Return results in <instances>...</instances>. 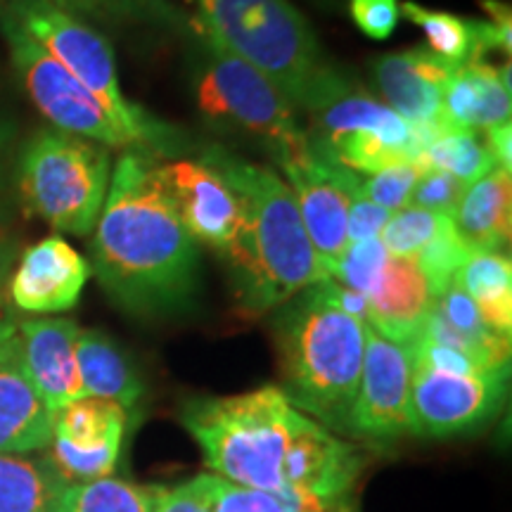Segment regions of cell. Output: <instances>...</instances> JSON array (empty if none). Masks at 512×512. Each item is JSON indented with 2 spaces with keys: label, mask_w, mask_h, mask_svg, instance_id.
Listing matches in <instances>:
<instances>
[{
  "label": "cell",
  "mask_w": 512,
  "mask_h": 512,
  "mask_svg": "<svg viewBox=\"0 0 512 512\" xmlns=\"http://www.w3.org/2000/svg\"><path fill=\"white\" fill-rule=\"evenodd\" d=\"M91 261L102 290L131 316H181L197 302L200 249L145 152H124L114 166Z\"/></svg>",
  "instance_id": "cell-1"
},
{
  "label": "cell",
  "mask_w": 512,
  "mask_h": 512,
  "mask_svg": "<svg viewBox=\"0 0 512 512\" xmlns=\"http://www.w3.org/2000/svg\"><path fill=\"white\" fill-rule=\"evenodd\" d=\"M204 164L240 197L242 223L226 261L242 311L264 316L328 280L285 178L219 145L204 152Z\"/></svg>",
  "instance_id": "cell-2"
},
{
  "label": "cell",
  "mask_w": 512,
  "mask_h": 512,
  "mask_svg": "<svg viewBox=\"0 0 512 512\" xmlns=\"http://www.w3.org/2000/svg\"><path fill=\"white\" fill-rule=\"evenodd\" d=\"M273 332L287 399L325 430L349 432L366 351V328L325 299L318 285L280 306Z\"/></svg>",
  "instance_id": "cell-3"
},
{
  "label": "cell",
  "mask_w": 512,
  "mask_h": 512,
  "mask_svg": "<svg viewBox=\"0 0 512 512\" xmlns=\"http://www.w3.org/2000/svg\"><path fill=\"white\" fill-rule=\"evenodd\" d=\"M275 384L233 396H202L183 406L181 422L202 448L211 475L245 489H283V460L299 418Z\"/></svg>",
  "instance_id": "cell-4"
},
{
  "label": "cell",
  "mask_w": 512,
  "mask_h": 512,
  "mask_svg": "<svg viewBox=\"0 0 512 512\" xmlns=\"http://www.w3.org/2000/svg\"><path fill=\"white\" fill-rule=\"evenodd\" d=\"M200 8L204 27L302 110L337 74L309 19L290 0H200Z\"/></svg>",
  "instance_id": "cell-5"
},
{
  "label": "cell",
  "mask_w": 512,
  "mask_h": 512,
  "mask_svg": "<svg viewBox=\"0 0 512 512\" xmlns=\"http://www.w3.org/2000/svg\"><path fill=\"white\" fill-rule=\"evenodd\" d=\"M17 183L31 214L62 233L88 235L110 190V150L46 128L24 147Z\"/></svg>",
  "instance_id": "cell-6"
},
{
  "label": "cell",
  "mask_w": 512,
  "mask_h": 512,
  "mask_svg": "<svg viewBox=\"0 0 512 512\" xmlns=\"http://www.w3.org/2000/svg\"><path fill=\"white\" fill-rule=\"evenodd\" d=\"M306 114L313 126V133H306L311 145L354 174L373 176L396 164H418L413 128L392 107L356 88L347 74L337 72Z\"/></svg>",
  "instance_id": "cell-7"
},
{
  "label": "cell",
  "mask_w": 512,
  "mask_h": 512,
  "mask_svg": "<svg viewBox=\"0 0 512 512\" xmlns=\"http://www.w3.org/2000/svg\"><path fill=\"white\" fill-rule=\"evenodd\" d=\"M192 29L197 36L195 95L209 119L266 140L273 152L306 136L294 105L266 74L230 53L200 19Z\"/></svg>",
  "instance_id": "cell-8"
},
{
  "label": "cell",
  "mask_w": 512,
  "mask_h": 512,
  "mask_svg": "<svg viewBox=\"0 0 512 512\" xmlns=\"http://www.w3.org/2000/svg\"><path fill=\"white\" fill-rule=\"evenodd\" d=\"M8 15L95 95L133 145L164 140V128L121 95L117 62L105 36L50 0H15Z\"/></svg>",
  "instance_id": "cell-9"
},
{
  "label": "cell",
  "mask_w": 512,
  "mask_h": 512,
  "mask_svg": "<svg viewBox=\"0 0 512 512\" xmlns=\"http://www.w3.org/2000/svg\"><path fill=\"white\" fill-rule=\"evenodd\" d=\"M0 31L10 46V57L24 91L38 112L57 131L74 133L105 147H131L133 143L105 107L79 79H74L46 48H41L10 15L0 19Z\"/></svg>",
  "instance_id": "cell-10"
},
{
  "label": "cell",
  "mask_w": 512,
  "mask_h": 512,
  "mask_svg": "<svg viewBox=\"0 0 512 512\" xmlns=\"http://www.w3.org/2000/svg\"><path fill=\"white\" fill-rule=\"evenodd\" d=\"M273 155L297 197L306 233L320 266L330 278V271L349 245V202L361 192L363 178H358L347 166L320 155L309 136L280 147Z\"/></svg>",
  "instance_id": "cell-11"
},
{
  "label": "cell",
  "mask_w": 512,
  "mask_h": 512,
  "mask_svg": "<svg viewBox=\"0 0 512 512\" xmlns=\"http://www.w3.org/2000/svg\"><path fill=\"white\" fill-rule=\"evenodd\" d=\"M411 375L408 347L382 337L368 325L349 434L377 446H389L403 437H418L411 408Z\"/></svg>",
  "instance_id": "cell-12"
},
{
  "label": "cell",
  "mask_w": 512,
  "mask_h": 512,
  "mask_svg": "<svg viewBox=\"0 0 512 512\" xmlns=\"http://www.w3.org/2000/svg\"><path fill=\"white\" fill-rule=\"evenodd\" d=\"M508 382L510 366L477 375L413 368L411 408L418 437L448 439L482 430L501 413Z\"/></svg>",
  "instance_id": "cell-13"
},
{
  "label": "cell",
  "mask_w": 512,
  "mask_h": 512,
  "mask_svg": "<svg viewBox=\"0 0 512 512\" xmlns=\"http://www.w3.org/2000/svg\"><path fill=\"white\" fill-rule=\"evenodd\" d=\"M159 174L190 238L226 256L242 223L235 190L211 166L192 159L159 164Z\"/></svg>",
  "instance_id": "cell-14"
},
{
  "label": "cell",
  "mask_w": 512,
  "mask_h": 512,
  "mask_svg": "<svg viewBox=\"0 0 512 512\" xmlns=\"http://www.w3.org/2000/svg\"><path fill=\"white\" fill-rule=\"evenodd\" d=\"M363 453L349 441L325 430L309 415L299 413L283 460V489L337 501L351 496L356 477L363 470Z\"/></svg>",
  "instance_id": "cell-15"
},
{
  "label": "cell",
  "mask_w": 512,
  "mask_h": 512,
  "mask_svg": "<svg viewBox=\"0 0 512 512\" xmlns=\"http://www.w3.org/2000/svg\"><path fill=\"white\" fill-rule=\"evenodd\" d=\"M456 67L458 64L434 55L432 50L413 48L380 55L373 62V74L382 98L389 102L387 107H392L408 126L444 136L441 95Z\"/></svg>",
  "instance_id": "cell-16"
},
{
  "label": "cell",
  "mask_w": 512,
  "mask_h": 512,
  "mask_svg": "<svg viewBox=\"0 0 512 512\" xmlns=\"http://www.w3.org/2000/svg\"><path fill=\"white\" fill-rule=\"evenodd\" d=\"M91 278V266L67 240L50 235L24 249L10 278V299L24 313L74 309Z\"/></svg>",
  "instance_id": "cell-17"
},
{
  "label": "cell",
  "mask_w": 512,
  "mask_h": 512,
  "mask_svg": "<svg viewBox=\"0 0 512 512\" xmlns=\"http://www.w3.org/2000/svg\"><path fill=\"white\" fill-rule=\"evenodd\" d=\"M24 368L50 413L83 399V384L76 363L79 323L72 318H36L17 325Z\"/></svg>",
  "instance_id": "cell-18"
},
{
  "label": "cell",
  "mask_w": 512,
  "mask_h": 512,
  "mask_svg": "<svg viewBox=\"0 0 512 512\" xmlns=\"http://www.w3.org/2000/svg\"><path fill=\"white\" fill-rule=\"evenodd\" d=\"M53 413L31 384L19 335L0 342V453L46 451Z\"/></svg>",
  "instance_id": "cell-19"
},
{
  "label": "cell",
  "mask_w": 512,
  "mask_h": 512,
  "mask_svg": "<svg viewBox=\"0 0 512 512\" xmlns=\"http://www.w3.org/2000/svg\"><path fill=\"white\" fill-rule=\"evenodd\" d=\"M510 62L458 64L441 95L444 131H486L510 121Z\"/></svg>",
  "instance_id": "cell-20"
},
{
  "label": "cell",
  "mask_w": 512,
  "mask_h": 512,
  "mask_svg": "<svg viewBox=\"0 0 512 512\" xmlns=\"http://www.w3.org/2000/svg\"><path fill=\"white\" fill-rule=\"evenodd\" d=\"M366 304L370 328L411 347L432 309L434 294L415 261L389 256L373 290L366 294Z\"/></svg>",
  "instance_id": "cell-21"
},
{
  "label": "cell",
  "mask_w": 512,
  "mask_h": 512,
  "mask_svg": "<svg viewBox=\"0 0 512 512\" xmlns=\"http://www.w3.org/2000/svg\"><path fill=\"white\" fill-rule=\"evenodd\" d=\"M453 223L475 252H503V247L510 245L512 228L510 171L494 169L467 185Z\"/></svg>",
  "instance_id": "cell-22"
},
{
  "label": "cell",
  "mask_w": 512,
  "mask_h": 512,
  "mask_svg": "<svg viewBox=\"0 0 512 512\" xmlns=\"http://www.w3.org/2000/svg\"><path fill=\"white\" fill-rule=\"evenodd\" d=\"M76 363L83 394L119 403L131 411L143 399L145 384L124 349L100 330H81L76 339Z\"/></svg>",
  "instance_id": "cell-23"
},
{
  "label": "cell",
  "mask_w": 512,
  "mask_h": 512,
  "mask_svg": "<svg viewBox=\"0 0 512 512\" xmlns=\"http://www.w3.org/2000/svg\"><path fill=\"white\" fill-rule=\"evenodd\" d=\"M67 489L50 456L0 453V512H50Z\"/></svg>",
  "instance_id": "cell-24"
},
{
  "label": "cell",
  "mask_w": 512,
  "mask_h": 512,
  "mask_svg": "<svg viewBox=\"0 0 512 512\" xmlns=\"http://www.w3.org/2000/svg\"><path fill=\"white\" fill-rule=\"evenodd\" d=\"M128 411L119 403L95 396L69 403L53 413V439L93 453H121Z\"/></svg>",
  "instance_id": "cell-25"
},
{
  "label": "cell",
  "mask_w": 512,
  "mask_h": 512,
  "mask_svg": "<svg viewBox=\"0 0 512 512\" xmlns=\"http://www.w3.org/2000/svg\"><path fill=\"white\" fill-rule=\"evenodd\" d=\"M456 283L477 306L496 335L512 332V261L503 252H472L456 273Z\"/></svg>",
  "instance_id": "cell-26"
},
{
  "label": "cell",
  "mask_w": 512,
  "mask_h": 512,
  "mask_svg": "<svg viewBox=\"0 0 512 512\" xmlns=\"http://www.w3.org/2000/svg\"><path fill=\"white\" fill-rule=\"evenodd\" d=\"M162 486L102 477L86 484H69L62 503L69 512H152Z\"/></svg>",
  "instance_id": "cell-27"
},
{
  "label": "cell",
  "mask_w": 512,
  "mask_h": 512,
  "mask_svg": "<svg viewBox=\"0 0 512 512\" xmlns=\"http://www.w3.org/2000/svg\"><path fill=\"white\" fill-rule=\"evenodd\" d=\"M418 166L446 171L465 185L477 183L479 178L496 169L489 145L479 131L444 133L420 152Z\"/></svg>",
  "instance_id": "cell-28"
},
{
  "label": "cell",
  "mask_w": 512,
  "mask_h": 512,
  "mask_svg": "<svg viewBox=\"0 0 512 512\" xmlns=\"http://www.w3.org/2000/svg\"><path fill=\"white\" fill-rule=\"evenodd\" d=\"M472 252L475 249L467 245L463 235L458 233L453 216H446L437 228V233L432 235L430 242L415 256V266L420 268L422 278L427 280L434 297H439L453 283L456 273L470 259Z\"/></svg>",
  "instance_id": "cell-29"
},
{
  "label": "cell",
  "mask_w": 512,
  "mask_h": 512,
  "mask_svg": "<svg viewBox=\"0 0 512 512\" xmlns=\"http://www.w3.org/2000/svg\"><path fill=\"white\" fill-rule=\"evenodd\" d=\"M399 12L425 31L427 43H430V50L434 55L444 57V60L453 64L467 62L472 48L470 19L451 15V12L422 8V5L413 3V0L401 3Z\"/></svg>",
  "instance_id": "cell-30"
},
{
  "label": "cell",
  "mask_w": 512,
  "mask_h": 512,
  "mask_svg": "<svg viewBox=\"0 0 512 512\" xmlns=\"http://www.w3.org/2000/svg\"><path fill=\"white\" fill-rule=\"evenodd\" d=\"M446 216L448 214H434V211L408 204V207L394 211L389 216L387 226L380 233V242L387 249V254L394 256V259L415 261V256L430 242L432 235L437 233V228Z\"/></svg>",
  "instance_id": "cell-31"
},
{
  "label": "cell",
  "mask_w": 512,
  "mask_h": 512,
  "mask_svg": "<svg viewBox=\"0 0 512 512\" xmlns=\"http://www.w3.org/2000/svg\"><path fill=\"white\" fill-rule=\"evenodd\" d=\"M389 261V254L380 238H370L361 242H349L335 268L330 271V280H335L347 290H354L366 299V294L373 290V285L380 278L384 264Z\"/></svg>",
  "instance_id": "cell-32"
},
{
  "label": "cell",
  "mask_w": 512,
  "mask_h": 512,
  "mask_svg": "<svg viewBox=\"0 0 512 512\" xmlns=\"http://www.w3.org/2000/svg\"><path fill=\"white\" fill-rule=\"evenodd\" d=\"M420 166L415 162L396 164L389 169L373 174L361 181L363 197L375 202L377 207L387 211H399L411 204V195L415 190V183L420 178Z\"/></svg>",
  "instance_id": "cell-33"
},
{
  "label": "cell",
  "mask_w": 512,
  "mask_h": 512,
  "mask_svg": "<svg viewBox=\"0 0 512 512\" xmlns=\"http://www.w3.org/2000/svg\"><path fill=\"white\" fill-rule=\"evenodd\" d=\"M467 190L456 176L446 174L441 169H422L418 183L411 195L413 207L434 211V214H456V207Z\"/></svg>",
  "instance_id": "cell-34"
},
{
  "label": "cell",
  "mask_w": 512,
  "mask_h": 512,
  "mask_svg": "<svg viewBox=\"0 0 512 512\" xmlns=\"http://www.w3.org/2000/svg\"><path fill=\"white\" fill-rule=\"evenodd\" d=\"M216 489L219 477L197 475L174 489H162L152 512H214Z\"/></svg>",
  "instance_id": "cell-35"
},
{
  "label": "cell",
  "mask_w": 512,
  "mask_h": 512,
  "mask_svg": "<svg viewBox=\"0 0 512 512\" xmlns=\"http://www.w3.org/2000/svg\"><path fill=\"white\" fill-rule=\"evenodd\" d=\"M351 19L363 34L384 41L399 27V0H351L349 3Z\"/></svg>",
  "instance_id": "cell-36"
},
{
  "label": "cell",
  "mask_w": 512,
  "mask_h": 512,
  "mask_svg": "<svg viewBox=\"0 0 512 512\" xmlns=\"http://www.w3.org/2000/svg\"><path fill=\"white\" fill-rule=\"evenodd\" d=\"M214 512H287L278 494L271 491L245 489V486L223 482L219 477V489L214 498Z\"/></svg>",
  "instance_id": "cell-37"
},
{
  "label": "cell",
  "mask_w": 512,
  "mask_h": 512,
  "mask_svg": "<svg viewBox=\"0 0 512 512\" xmlns=\"http://www.w3.org/2000/svg\"><path fill=\"white\" fill-rule=\"evenodd\" d=\"M392 214L394 211L377 207L375 202H370L368 197H363V192H358L354 200L349 202V216H347L349 242L380 238L382 228L387 226L389 216Z\"/></svg>",
  "instance_id": "cell-38"
},
{
  "label": "cell",
  "mask_w": 512,
  "mask_h": 512,
  "mask_svg": "<svg viewBox=\"0 0 512 512\" xmlns=\"http://www.w3.org/2000/svg\"><path fill=\"white\" fill-rule=\"evenodd\" d=\"M50 3L62 8L69 15H83L95 19H114V17H128L136 12L131 5L114 3V0H50Z\"/></svg>",
  "instance_id": "cell-39"
},
{
  "label": "cell",
  "mask_w": 512,
  "mask_h": 512,
  "mask_svg": "<svg viewBox=\"0 0 512 512\" xmlns=\"http://www.w3.org/2000/svg\"><path fill=\"white\" fill-rule=\"evenodd\" d=\"M486 145H489L491 157H494L496 169L503 171H512V126L508 124H498L486 128Z\"/></svg>",
  "instance_id": "cell-40"
},
{
  "label": "cell",
  "mask_w": 512,
  "mask_h": 512,
  "mask_svg": "<svg viewBox=\"0 0 512 512\" xmlns=\"http://www.w3.org/2000/svg\"><path fill=\"white\" fill-rule=\"evenodd\" d=\"M15 335H17V323L8 309V302H5V297L0 294V342Z\"/></svg>",
  "instance_id": "cell-41"
},
{
  "label": "cell",
  "mask_w": 512,
  "mask_h": 512,
  "mask_svg": "<svg viewBox=\"0 0 512 512\" xmlns=\"http://www.w3.org/2000/svg\"><path fill=\"white\" fill-rule=\"evenodd\" d=\"M12 256H15V249H12L8 238H5V235L0 233V287H3L5 278H8V273H10Z\"/></svg>",
  "instance_id": "cell-42"
},
{
  "label": "cell",
  "mask_w": 512,
  "mask_h": 512,
  "mask_svg": "<svg viewBox=\"0 0 512 512\" xmlns=\"http://www.w3.org/2000/svg\"><path fill=\"white\" fill-rule=\"evenodd\" d=\"M12 3H15V0H0V19L8 15L10 8H12Z\"/></svg>",
  "instance_id": "cell-43"
},
{
  "label": "cell",
  "mask_w": 512,
  "mask_h": 512,
  "mask_svg": "<svg viewBox=\"0 0 512 512\" xmlns=\"http://www.w3.org/2000/svg\"><path fill=\"white\" fill-rule=\"evenodd\" d=\"M50 512H69L67 508H64V503H62V498H60V503H57L55 505V508L53 510H50Z\"/></svg>",
  "instance_id": "cell-44"
},
{
  "label": "cell",
  "mask_w": 512,
  "mask_h": 512,
  "mask_svg": "<svg viewBox=\"0 0 512 512\" xmlns=\"http://www.w3.org/2000/svg\"><path fill=\"white\" fill-rule=\"evenodd\" d=\"M5 133H8V126L0 124V143H3V140H5Z\"/></svg>",
  "instance_id": "cell-45"
},
{
  "label": "cell",
  "mask_w": 512,
  "mask_h": 512,
  "mask_svg": "<svg viewBox=\"0 0 512 512\" xmlns=\"http://www.w3.org/2000/svg\"><path fill=\"white\" fill-rule=\"evenodd\" d=\"M114 3H121V5H131V8H136V5H133V0H114Z\"/></svg>",
  "instance_id": "cell-46"
}]
</instances>
